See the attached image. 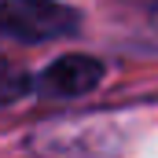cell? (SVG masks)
I'll use <instances>...</instances> for the list:
<instances>
[{
	"label": "cell",
	"mask_w": 158,
	"mask_h": 158,
	"mask_svg": "<svg viewBox=\"0 0 158 158\" xmlns=\"http://www.w3.org/2000/svg\"><path fill=\"white\" fill-rule=\"evenodd\" d=\"M0 26L11 40L44 44V40L74 37L81 30V15L59 0H4Z\"/></svg>",
	"instance_id": "1"
},
{
	"label": "cell",
	"mask_w": 158,
	"mask_h": 158,
	"mask_svg": "<svg viewBox=\"0 0 158 158\" xmlns=\"http://www.w3.org/2000/svg\"><path fill=\"white\" fill-rule=\"evenodd\" d=\"M103 81V63L92 59V55H63L55 63H48L33 81V92L44 99H74L92 92L96 85Z\"/></svg>",
	"instance_id": "2"
},
{
	"label": "cell",
	"mask_w": 158,
	"mask_h": 158,
	"mask_svg": "<svg viewBox=\"0 0 158 158\" xmlns=\"http://www.w3.org/2000/svg\"><path fill=\"white\" fill-rule=\"evenodd\" d=\"M33 85H30V77H19V70H7L4 74V103H15V96L19 92H30Z\"/></svg>",
	"instance_id": "3"
}]
</instances>
